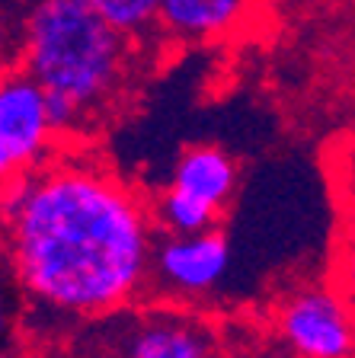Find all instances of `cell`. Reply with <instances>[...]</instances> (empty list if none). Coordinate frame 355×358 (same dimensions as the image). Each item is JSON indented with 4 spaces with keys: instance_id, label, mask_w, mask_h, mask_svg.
<instances>
[{
    "instance_id": "obj_6",
    "label": "cell",
    "mask_w": 355,
    "mask_h": 358,
    "mask_svg": "<svg viewBox=\"0 0 355 358\" xmlns=\"http://www.w3.org/2000/svg\"><path fill=\"white\" fill-rule=\"evenodd\" d=\"M230 266V246L221 231L199 234H170L160 246L151 250L148 275H157L176 294L195 298L208 294L224 278Z\"/></svg>"
},
{
    "instance_id": "obj_2",
    "label": "cell",
    "mask_w": 355,
    "mask_h": 358,
    "mask_svg": "<svg viewBox=\"0 0 355 358\" xmlns=\"http://www.w3.org/2000/svg\"><path fill=\"white\" fill-rule=\"evenodd\" d=\"M134 42L83 0H36L22 32V67L45 90L55 134L83 131L122 93Z\"/></svg>"
},
{
    "instance_id": "obj_1",
    "label": "cell",
    "mask_w": 355,
    "mask_h": 358,
    "mask_svg": "<svg viewBox=\"0 0 355 358\" xmlns=\"http://www.w3.org/2000/svg\"><path fill=\"white\" fill-rule=\"evenodd\" d=\"M0 217L16 282L48 313L106 317L148 282L151 211L99 164L39 160L4 179Z\"/></svg>"
},
{
    "instance_id": "obj_13",
    "label": "cell",
    "mask_w": 355,
    "mask_h": 358,
    "mask_svg": "<svg viewBox=\"0 0 355 358\" xmlns=\"http://www.w3.org/2000/svg\"><path fill=\"white\" fill-rule=\"evenodd\" d=\"M0 358H22V355H16V352H0Z\"/></svg>"
},
{
    "instance_id": "obj_3",
    "label": "cell",
    "mask_w": 355,
    "mask_h": 358,
    "mask_svg": "<svg viewBox=\"0 0 355 358\" xmlns=\"http://www.w3.org/2000/svg\"><path fill=\"white\" fill-rule=\"evenodd\" d=\"M122 310L106 313L109 339H116L112 358H221V343L215 329L193 313Z\"/></svg>"
},
{
    "instance_id": "obj_4",
    "label": "cell",
    "mask_w": 355,
    "mask_h": 358,
    "mask_svg": "<svg viewBox=\"0 0 355 358\" xmlns=\"http://www.w3.org/2000/svg\"><path fill=\"white\" fill-rule=\"evenodd\" d=\"M52 138L45 90L26 67L0 71V182L45 160Z\"/></svg>"
},
{
    "instance_id": "obj_10",
    "label": "cell",
    "mask_w": 355,
    "mask_h": 358,
    "mask_svg": "<svg viewBox=\"0 0 355 358\" xmlns=\"http://www.w3.org/2000/svg\"><path fill=\"white\" fill-rule=\"evenodd\" d=\"M83 3L128 42H144L151 32H157L154 0H83Z\"/></svg>"
},
{
    "instance_id": "obj_11",
    "label": "cell",
    "mask_w": 355,
    "mask_h": 358,
    "mask_svg": "<svg viewBox=\"0 0 355 358\" xmlns=\"http://www.w3.org/2000/svg\"><path fill=\"white\" fill-rule=\"evenodd\" d=\"M221 358H298L281 339H246L240 345H221Z\"/></svg>"
},
{
    "instance_id": "obj_5",
    "label": "cell",
    "mask_w": 355,
    "mask_h": 358,
    "mask_svg": "<svg viewBox=\"0 0 355 358\" xmlns=\"http://www.w3.org/2000/svg\"><path fill=\"white\" fill-rule=\"evenodd\" d=\"M279 339L298 358H349L352 317L340 294L326 288H304L279 310Z\"/></svg>"
},
{
    "instance_id": "obj_7",
    "label": "cell",
    "mask_w": 355,
    "mask_h": 358,
    "mask_svg": "<svg viewBox=\"0 0 355 358\" xmlns=\"http://www.w3.org/2000/svg\"><path fill=\"white\" fill-rule=\"evenodd\" d=\"M157 32L183 42L228 36L246 20L253 0H154Z\"/></svg>"
},
{
    "instance_id": "obj_12",
    "label": "cell",
    "mask_w": 355,
    "mask_h": 358,
    "mask_svg": "<svg viewBox=\"0 0 355 358\" xmlns=\"http://www.w3.org/2000/svg\"><path fill=\"white\" fill-rule=\"evenodd\" d=\"M0 327H4V291H0Z\"/></svg>"
},
{
    "instance_id": "obj_9",
    "label": "cell",
    "mask_w": 355,
    "mask_h": 358,
    "mask_svg": "<svg viewBox=\"0 0 355 358\" xmlns=\"http://www.w3.org/2000/svg\"><path fill=\"white\" fill-rule=\"evenodd\" d=\"M154 217L170 234H199V231H211L218 217H221V211L211 208L208 201L195 199V195L183 192V189L170 186L157 199Z\"/></svg>"
},
{
    "instance_id": "obj_8",
    "label": "cell",
    "mask_w": 355,
    "mask_h": 358,
    "mask_svg": "<svg viewBox=\"0 0 355 358\" xmlns=\"http://www.w3.org/2000/svg\"><path fill=\"white\" fill-rule=\"evenodd\" d=\"M170 186L183 189V192L208 201L211 208L224 211L237 189V166L221 148L199 144V148L183 150Z\"/></svg>"
}]
</instances>
